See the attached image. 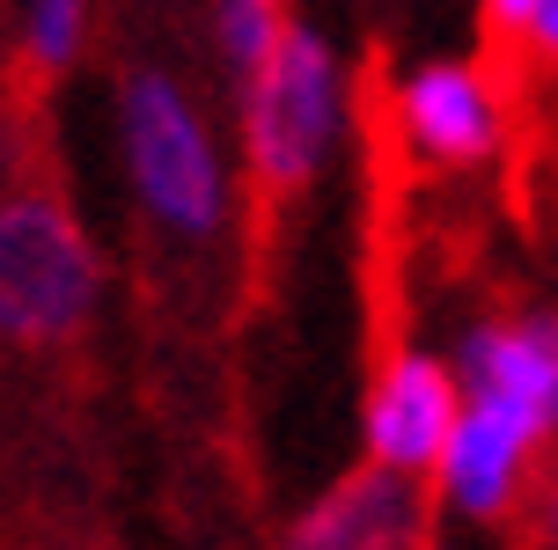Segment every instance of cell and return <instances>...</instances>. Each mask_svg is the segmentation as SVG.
<instances>
[{
    "label": "cell",
    "mask_w": 558,
    "mask_h": 550,
    "mask_svg": "<svg viewBox=\"0 0 558 550\" xmlns=\"http://www.w3.org/2000/svg\"><path fill=\"white\" fill-rule=\"evenodd\" d=\"M96 308V249L52 192L0 198V330L52 345Z\"/></svg>",
    "instance_id": "cell-2"
},
{
    "label": "cell",
    "mask_w": 558,
    "mask_h": 550,
    "mask_svg": "<svg viewBox=\"0 0 558 550\" xmlns=\"http://www.w3.org/2000/svg\"><path fill=\"white\" fill-rule=\"evenodd\" d=\"M536 8H544V0H485V37H493V59L544 52V45H536Z\"/></svg>",
    "instance_id": "cell-11"
},
{
    "label": "cell",
    "mask_w": 558,
    "mask_h": 550,
    "mask_svg": "<svg viewBox=\"0 0 558 550\" xmlns=\"http://www.w3.org/2000/svg\"><path fill=\"white\" fill-rule=\"evenodd\" d=\"M536 45L558 59V0H544V8H536Z\"/></svg>",
    "instance_id": "cell-12"
},
{
    "label": "cell",
    "mask_w": 558,
    "mask_h": 550,
    "mask_svg": "<svg viewBox=\"0 0 558 550\" xmlns=\"http://www.w3.org/2000/svg\"><path fill=\"white\" fill-rule=\"evenodd\" d=\"M82 45V0H37V23H29V52L45 66H66Z\"/></svg>",
    "instance_id": "cell-10"
},
{
    "label": "cell",
    "mask_w": 558,
    "mask_h": 550,
    "mask_svg": "<svg viewBox=\"0 0 558 550\" xmlns=\"http://www.w3.org/2000/svg\"><path fill=\"white\" fill-rule=\"evenodd\" d=\"M118 125H125V162H133L140 206L184 243L214 235L221 228V162H214V139L198 125L192 96L169 74L140 66L118 88Z\"/></svg>",
    "instance_id": "cell-1"
},
{
    "label": "cell",
    "mask_w": 558,
    "mask_h": 550,
    "mask_svg": "<svg viewBox=\"0 0 558 550\" xmlns=\"http://www.w3.org/2000/svg\"><path fill=\"white\" fill-rule=\"evenodd\" d=\"M456 418H463L456 375L434 367V359H418V353H404V359L383 367V382L367 396V455L390 463V469H434L448 433H456Z\"/></svg>",
    "instance_id": "cell-5"
},
{
    "label": "cell",
    "mask_w": 558,
    "mask_h": 550,
    "mask_svg": "<svg viewBox=\"0 0 558 550\" xmlns=\"http://www.w3.org/2000/svg\"><path fill=\"white\" fill-rule=\"evenodd\" d=\"M536 440H544V426H530L507 396L471 389V404H463V418H456V433H448V448H441L448 499H456L463 514H477V522L507 514L514 492H522V477H530Z\"/></svg>",
    "instance_id": "cell-4"
},
{
    "label": "cell",
    "mask_w": 558,
    "mask_h": 550,
    "mask_svg": "<svg viewBox=\"0 0 558 550\" xmlns=\"http://www.w3.org/2000/svg\"><path fill=\"white\" fill-rule=\"evenodd\" d=\"M463 375L485 396H507L514 412L544 426H558V316H514V323H485L463 345Z\"/></svg>",
    "instance_id": "cell-7"
},
{
    "label": "cell",
    "mask_w": 558,
    "mask_h": 550,
    "mask_svg": "<svg viewBox=\"0 0 558 550\" xmlns=\"http://www.w3.org/2000/svg\"><path fill=\"white\" fill-rule=\"evenodd\" d=\"M404 133H412L418 155H434V162L463 169V162H485L493 155V139H500V110H493V82L471 74V66H418L404 96Z\"/></svg>",
    "instance_id": "cell-6"
},
{
    "label": "cell",
    "mask_w": 558,
    "mask_h": 550,
    "mask_svg": "<svg viewBox=\"0 0 558 550\" xmlns=\"http://www.w3.org/2000/svg\"><path fill=\"white\" fill-rule=\"evenodd\" d=\"M279 29H287L279 0H221V45H228V59H235L243 82L265 66V52L279 45Z\"/></svg>",
    "instance_id": "cell-9"
},
{
    "label": "cell",
    "mask_w": 558,
    "mask_h": 550,
    "mask_svg": "<svg viewBox=\"0 0 558 550\" xmlns=\"http://www.w3.org/2000/svg\"><path fill=\"white\" fill-rule=\"evenodd\" d=\"M331 52L324 37H308L302 23L279 29V45L265 52V66L251 74L243 96V139H251V176L265 198H287L316 176V155L331 139Z\"/></svg>",
    "instance_id": "cell-3"
},
{
    "label": "cell",
    "mask_w": 558,
    "mask_h": 550,
    "mask_svg": "<svg viewBox=\"0 0 558 550\" xmlns=\"http://www.w3.org/2000/svg\"><path fill=\"white\" fill-rule=\"evenodd\" d=\"M412 522H418V506H412L404 469L375 463L361 477H345L338 492L316 499L294 522L287 550H404L412 543Z\"/></svg>",
    "instance_id": "cell-8"
}]
</instances>
